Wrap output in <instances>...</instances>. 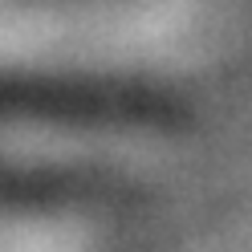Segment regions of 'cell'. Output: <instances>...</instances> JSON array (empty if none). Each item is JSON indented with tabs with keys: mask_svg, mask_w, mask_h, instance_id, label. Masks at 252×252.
<instances>
[{
	"mask_svg": "<svg viewBox=\"0 0 252 252\" xmlns=\"http://www.w3.org/2000/svg\"><path fill=\"white\" fill-rule=\"evenodd\" d=\"M33 232L21 224V216L8 208V203H0V252H33Z\"/></svg>",
	"mask_w": 252,
	"mask_h": 252,
	"instance_id": "obj_1",
	"label": "cell"
}]
</instances>
